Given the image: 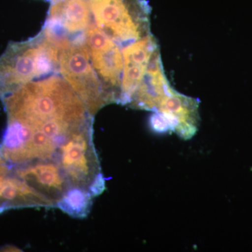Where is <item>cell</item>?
Listing matches in <instances>:
<instances>
[{
  "label": "cell",
  "mask_w": 252,
  "mask_h": 252,
  "mask_svg": "<svg viewBox=\"0 0 252 252\" xmlns=\"http://www.w3.org/2000/svg\"><path fill=\"white\" fill-rule=\"evenodd\" d=\"M158 51L157 40L152 33L124 49V65L119 103L130 104L154 55Z\"/></svg>",
  "instance_id": "obj_5"
},
{
  "label": "cell",
  "mask_w": 252,
  "mask_h": 252,
  "mask_svg": "<svg viewBox=\"0 0 252 252\" xmlns=\"http://www.w3.org/2000/svg\"><path fill=\"white\" fill-rule=\"evenodd\" d=\"M93 198L94 197L85 189L69 187L59 200L57 207L69 216L85 218L90 212Z\"/></svg>",
  "instance_id": "obj_10"
},
{
  "label": "cell",
  "mask_w": 252,
  "mask_h": 252,
  "mask_svg": "<svg viewBox=\"0 0 252 252\" xmlns=\"http://www.w3.org/2000/svg\"><path fill=\"white\" fill-rule=\"evenodd\" d=\"M12 172L30 187L57 204L69 188L59 163L54 160H36L12 167Z\"/></svg>",
  "instance_id": "obj_6"
},
{
  "label": "cell",
  "mask_w": 252,
  "mask_h": 252,
  "mask_svg": "<svg viewBox=\"0 0 252 252\" xmlns=\"http://www.w3.org/2000/svg\"><path fill=\"white\" fill-rule=\"evenodd\" d=\"M12 170V166L0 155V178L9 175Z\"/></svg>",
  "instance_id": "obj_11"
},
{
  "label": "cell",
  "mask_w": 252,
  "mask_h": 252,
  "mask_svg": "<svg viewBox=\"0 0 252 252\" xmlns=\"http://www.w3.org/2000/svg\"><path fill=\"white\" fill-rule=\"evenodd\" d=\"M55 207L51 200L30 187L11 170L0 178V213L11 209Z\"/></svg>",
  "instance_id": "obj_9"
},
{
  "label": "cell",
  "mask_w": 252,
  "mask_h": 252,
  "mask_svg": "<svg viewBox=\"0 0 252 252\" xmlns=\"http://www.w3.org/2000/svg\"><path fill=\"white\" fill-rule=\"evenodd\" d=\"M59 72L75 91L91 115L112 103L94 70L86 42L59 51Z\"/></svg>",
  "instance_id": "obj_3"
},
{
  "label": "cell",
  "mask_w": 252,
  "mask_h": 252,
  "mask_svg": "<svg viewBox=\"0 0 252 252\" xmlns=\"http://www.w3.org/2000/svg\"><path fill=\"white\" fill-rule=\"evenodd\" d=\"M86 42L94 70L112 102L119 103L124 65V49L95 24H91L86 30Z\"/></svg>",
  "instance_id": "obj_4"
},
{
  "label": "cell",
  "mask_w": 252,
  "mask_h": 252,
  "mask_svg": "<svg viewBox=\"0 0 252 252\" xmlns=\"http://www.w3.org/2000/svg\"><path fill=\"white\" fill-rule=\"evenodd\" d=\"M198 104L196 99L172 90L162 101L157 112L167 123L170 130L184 138L195 133L198 124Z\"/></svg>",
  "instance_id": "obj_7"
},
{
  "label": "cell",
  "mask_w": 252,
  "mask_h": 252,
  "mask_svg": "<svg viewBox=\"0 0 252 252\" xmlns=\"http://www.w3.org/2000/svg\"><path fill=\"white\" fill-rule=\"evenodd\" d=\"M172 90L164 73L160 51H157L149 63L145 75L129 106L135 109L157 112L162 101Z\"/></svg>",
  "instance_id": "obj_8"
},
{
  "label": "cell",
  "mask_w": 252,
  "mask_h": 252,
  "mask_svg": "<svg viewBox=\"0 0 252 252\" xmlns=\"http://www.w3.org/2000/svg\"><path fill=\"white\" fill-rule=\"evenodd\" d=\"M59 69V51L41 32L27 41L10 42L0 56V99Z\"/></svg>",
  "instance_id": "obj_1"
},
{
  "label": "cell",
  "mask_w": 252,
  "mask_h": 252,
  "mask_svg": "<svg viewBox=\"0 0 252 252\" xmlns=\"http://www.w3.org/2000/svg\"><path fill=\"white\" fill-rule=\"evenodd\" d=\"M94 122L72 134L61 145L56 157L69 187L85 189L93 197L105 189V180L94 143Z\"/></svg>",
  "instance_id": "obj_2"
}]
</instances>
